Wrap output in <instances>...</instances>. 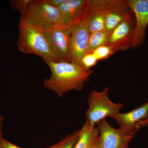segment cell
Segmentation results:
<instances>
[{
	"label": "cell",
	"instance_id": "7a4b0ae2",
	"mask_svg": "<svg viewBox=\"0 0 148 148\" xmlns=\"http://www.w3.org/2000/svg\"><path fill=\"white\" fill-rule=\"evenodd\" d=\"M18 29L17 45L20 51L38 56L44 61L58 62L43 32L20 21Z\"/></svg>",
	"mask_w": 148,
	"mask_h": 148
},
{
	"label": "cell",
	"instance_id": "7402d4cb",
	"mask_svg": "<svg viewBox=\"0 0 148 148\" xmlns=\"http://www.w3.org/2000/svg\"><path fill=\"white\" fill-rule=\"evenodd\" d=\"M147 125H148V118L146 119L140 121L136 124V127H138L139 129L141 127L147 126Z\"/></svg>",
	"mask_w": 148,
	"mask_h": 148
},
{
	"label": "cell",
	"instance_id": "6da1fadb",
	"mask_svg": "<svg viewBox=\"0 0 148 148\" xmlns=\"http://www.w3.org/2000/svg\"><path fill=\"white\" fill-rule=\"evenodd\" d=\"M51 72V76L44 81L43 86L60 97L71 91H81L84 83L90 81L93 71L87 70L81 65L66 62L45 61Z\"/></svg>",
	"mask_w": 148,
	"mask_h": 148
},
{
	"label": "cell",
	"instance_id": "52a82bcc",
	"mask_svg": "<svg viewBox=\"0 0 148 148\" xmlns=\"http://www.w3.org/2000/svg\"><path fill=\"white\" fill-rule=\"evenodd\" d=\"M135 27L134 14L110 33L106 45L110 46L115 53L129 49L132 46Z\"/></svg>",
	"mask_w": 148,
	"mask_h": 148
},
{
	"label": "cell",
	"instance_id": "3957f363",
	"mask_svg": "<svg viewBox=\"0 0 148 148\" xmlns=\"http://www.w3.org/2000/svg\"><path fill=\"white\" fill-rule=\"evenodd\" d=\"M21 14L20 21L43 32L57 27L60 20L58 8L45 0H30Z\"/></svg>",
	"mask_w": 148,
	"mask_h": 148
},
{
	"label": "cell",
	"instance_id": "d6986e66",
	"mask_svg": "<svg viewBox=\"0 0 148 148\" xmlns=\"http://www.w3.org/2000/svg\"><path fill=\"white\" fill-rule=\"evenodd\" d=\"M61 141L53 145L45 148H58L61 144ZM0 148H22L13 145L4 139L3 136H0Z\"/></svg>",
	"mask_w": 148,
	"mask_h": 148
},
{
	"label": "cell",
	"instance_id": "2e32d148",
	"mask_svg": "<svg viewBox=\"0 0 148 148\" xmlns=\"http://www.w3.org/2000/svg\"><path fill=\"white\" fill-rule=\"evenodd\" d=\"M92 53L98 61L108 59L115 52L110 46L105 45L96 49Z\"/></svg>",
	"mask_w": 148,
	"mask_h": 148
},
{
	"label": "cell",
	"instance_id": "44dd1931",
	"mask_svg": "<svg viewBox=\"0 0 148 148\" xmlns=\"http://www.w3.org/2000/svg\"><path fill=\"white\" fill-rule=\"evenodd\" d=\"M65 1L66 0H45L46 2L48 4L56 8L65 2Z\"/></svg>",
	"mask_w": 148,
	"mask_h": 148
},
{
	"label": "cell",
	"instance_id": "5bb4252c",
	"mask_svg": "<svg viewBox=\"0 0 148 148\" xmlns=\"http://www.w3.org/2000/svg\"><path fill=\"white\" fill-rule=\"evenodd\" d=\"M99 137V132L96 126L86 120L72 148H92Z\"/></svg>",
	"mask_w": 148,
	"mask_h": 148
},
{
	"label": "cell",
	"instance_id": "9c48e42d",
	"mask_svg": "<svg viewBox=\"0 0 148 148\" xmlns=\"http://www.w3.org/2000/svg\"><path fill=\"white\" fill-rule=\"evenodd\" d=\"M89 0H66L57 8L60 20L57 27L68 29L78 23L86 15Z\"/></svg>",
	"mask_w": 148,
	"mask_h": 148
},
{
	"label": "cell",
	"instance_id": "ffe728a7",
	"mask_svg": "<svg viewBox=\"0 0 148 148\" xmlns=\"http://www.w3.org/2000/svg\"><path fill=\"white\" fill-rule=\"evenodd\" d=\"M30 0H18L14 1L13 5L21 14L24 11Z\"/></svg>",
	"mask_w": 148,
	"mask_h": 148
},
{
	"label": "cell",
	"instance_id": "7c38bea8",
	"mask_svg": "<svg viewBox=\"0 0 148 148\" xmlns=\"http://www.w3.org/2000/svg\"><path fill=\"white\" fill-rule=\"evenodd\" d=\"M133 14L127 1L113 0L106 14L105 31L110 33L121 23Z\"/></svg>",
	"mask_w": 148,
	"mask_h": 148
},
{
	"label": "cell",
	"instance_id": "cb8c5ba5",
	"mask_svg": "<svg viewBox=\"0 0 148 148\" xmlns=\"http://www.w3.org/2000/svg\"><path fill=\"white\" fill-rule=\"evenodd\" d=\"M4 120V119L3 117L0 116V136H3L2 128Z\"/></svg>",
	"mask_w": 148,
	"mask_h": 148
},
{
	"label": "cell",
	"instance_id": "277c9868",
	"mask_svg": "<svg viewBox=\"0 0 148 148\" xmlns=\"http://www.w3.org/2000/svg\"><path fill=\"white\" fill-rule=\"evenodd\" d=\"M108 91V87H106L101 91L93 90L88 95L86 116V120L92 125H95L107 117L113 119L123 107L122 103H113L110 100Z\"/></svg>",
	"mask_w": 148,
	"mask_h": 148
},
{
	"label": "cell",
	"instance_id": "d4e9b609",
	"mask_svg": "<svg viewBox=\"0 0 148 148\" xmlns=\"http://www.w3.org/2000/svg\"><path fill=\"white\" fill-rule=\"evenodd\" d=\"M147 127H148V125H147Z\"/></svg>",
	"mask_w": 148,
	"mask_h": 148
},
{
	"label": "cell",
	"instance_id": "4fadbf2b",
	"mask_svg": "<svg viewBox=\"0 0 148 148\" xmlns=\"http://www.w3.org/2000/svg\"><path fill=\"white\" fill-rule=\"evenodd\" d=\"M148 115V102L127 112H119L113 119L117 122L119 128L136 133L139 129L136 127V124L140 121L147 119Z\"/></svg>",
	"mask_w": 148,
	"mask_h": 148
},
{
	"label": "cell",
	"instance_id": "5b68a950",
	"mask_svg": "<svg viewBox=\"0 0 148 148\" xmlns=\"http://www.w3.org/2000/svg\"><path fill=\"white\" fill-rule=\"evenodd\" d=\"M102 148H128L135 132L114 128L106 119L96 123Z\"/></svg>",
	"mask_w": 148,
	"mask_h": 148
},
{
	"label": "cell",
	"instance_id": "484cf974",
	"mask_svg": "<svg viewBox=\"0 0 148 148\" xmlns=\"http://www.w3.org/2000/svg\"><path fill=\"white\" fill-rule=\"evenodd\" d=\"M147 118H148V117Z\"/></svg>",
	"mask_w": 148,
	"mask_h": 148
},
{
	"label": "cell",
	"instance_id": "8fae6325",
	"mask_svg": "<svg viewBox=\"0 0 148 148\" xmlns=\"http://www.w3.org/2000/svg\"><path fill=\"white\" fill-rule=\"evenodd\" d=\"M113 0H89L86 18L89 34L105 30L108 9Z\"/></svg>",
	"mask_w": 148,
	"mask_h": 148
},
{
	"label": "cell",
	"instance_id": "ac0fdd59",
	"mask_svg": "<svg viewBox=\"0 0 148 148\" xmlns=\"http://www.w3.org/2000/svg\"><path fill=\"white\" fill-rule=\"evenodd\" d=\"M98 61L93 53H88L83 57L82 64L83 66L87 70H90V68L95 66Z\"/></svg>",
	"mask_w": 148,
	"mask_h": 148
},
{
	"label": "cell",
	"instance_id": "ba28073f",
	"mask_svg": "<svg viewBox=\"0 0 148 148\" xmlns=\"http://www.w3.org/2000/svg\"><path fill=\"white\" fill-rule=\"evenodd\" d=\"M73 27L68 29L55 27L44 32L58 62H71L70 37Z\"/></svg>",
	"mask_w": 148,
	"mask_h": 148
},
{
	"label": "cell",
	"instance_id": "e0dca14e",
	"mask_svg": "<svg viewBox=\"0 0 148 148\" xmlns=\"http://www.w3.org/2000/svg\"><path fill=\"white\" fill-rule=\"evenodd\" d=\"M80 130L75 131L72 134L66 135L62 140L58 148H72L79 136Z\"/></svg>",
	"mask_w": 148,
	"mask_h": 148
},
{
	"label": "cell",
	"instance_id": "9a60e30c",
	"mask_svg": "<svg viewBox=\"0 0 148 148\" xmlns=\"http://www.w3.org/2000/svg\"><path fill=\"white\" fill-rule=\"evenodd\" d=\"M109 34L110 33L105 30L90 34L88 41V53H92L98 48L106 45Z\"/></svg>",
	"mask_w": 148,
	"mask_h": 148
},
{
	"label": "cell",
	"instance_id": "30bf717a",
	"mask_svg": "<svg viewBox=\"0 0 148 148\" xmlns=\"http://www.w3.org/2000/svg\"><path fill=\"white\" fill-rule=\"evenodd\" d=\"M127 4L135 15V27L132 48L143 44L148 24V0H128Z\"/></svg>",
	"mask_w": 148,
	"mask_h": 148
},
{
	"label": "cell",
	"instance_id": "603a6c76",
	"mask_svg": "<svg viewBox=\"0 0 148 148\" xmlns=\"http://www.w3.org/2000/svg\"><path fill=\"white\" fill-rule=\"evenodd\" d=\"M92 148H102V146H101V141H100V137H99L98 140L96 141Z\"/></svg>",
	"mask_w": 148,
	"mask_h": 148
},
{
	"label": "cell",
	"instance_id": "8992f818",
	"mask_svg": "<svg viewBox=\"0 0 148 148\" xmlns=\"http://www.w3.org/2000/svg\"><path fill=\"white\" fill-rule=\"evenodd\" d=\"M86 16L73 26L70 37L71 62L81 66L83 57L88 53L90 36Z\"/></svg>",
	"mask_w": 148,
	"mask_h": 148
}]
</instances>
